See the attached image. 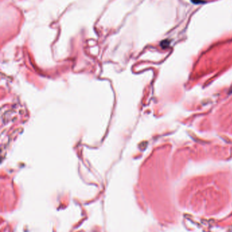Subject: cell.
<instances>
[{
  "instance_id": "obj_1",
  "label": "cell",
  "mask_w": 232,
  "mask_h": 232,
  "mask_svg": "<svg viewBox=\"0 0 232 232\" xmlns=\"http://www.w3.org/2000/svg\"><path fill=\"white\" fill-rule=\"evenodd\" d=\"M192 2H193L194 3H204V1L202 0H191Z\"/></svg>"
}]
</instances>
